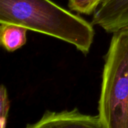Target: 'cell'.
Returning <instances> with one entry per match:
<instances>
[{
    "label": "cell",
    "instance_id": "cell-7",
    "mask_svg": "<svg viewBox=\"0 0 128 128\" xmlns=\"http://www.w3.org/2000/svg\"><path fill=\"white\" fill-rule=\"evenodd\" d=\"M10 110V100L5 85H0V118H8Z\"/></svg>",
    "mask_w": 128,
    "mask_h": 128
},
{
    "label": "cell",
    "instance_id": "cell-9",
    "mask_svg": "<svg viewBox=\"0 0 128 128\" xmlns=\"http://www.w3.org/2000/svg\"></svg>",
    "mask_w": 128,
    "mask_h": 128
},
{
    "label": "cell",
    "instance_id": "cell-4",
    "mask_svg": "<svg viewBox=\"0 0 128 128\" xmlns=\"http://www.w3.org/2000/svg\"><path fill=\"white\" fill-rule=\"evenodd\" d=\"M92 24L109 33L128 30V0H102L93 14Z\"/></svg>",
    "mask_w": 128,
    "mask_h": 128
},
{
    "label": "cell",
    "instance_id": "cell-5",
    "mask_svg": "<svg viewBox=\"0 0 128 128\" xmlns=\"http://www.w3.org/2000/svg\"><path fill=\"white\" fill-rule=\"evenodd\" d=\"M25 27L9 24H0V47L8 52H14L22 48L26 43V32Z\"/></svg>",
    "mask_w": 128,
    "mask_h": 128
},
{
    "label": "cell",
    "instance_id": "cell-3",
    "mask_svg": "<svg viewBox=\"0 0 128 128\" xmlns=\"http://www.w3.org/2000/svg\"><path fill=\"white\" fill-rule=\"evenodd\" d=\"M24 128H105L99 115L81 112L78 108L60 112L45 111L36 122Z\"/></svg>",
    "mask_w": 128,
    "mask_h": 128
},
{
    "label": "cell",
    "instance_id": "cell-2",
    "mask_svg": "<svg viewBox=\"0 0 128 128\" xmlns=\"http://www.w3.org/2000/svg\"><path fill=\"white\" fill-rule=\"evenodd\" d=\"M98 109L105 128H128V30L113 33L105 57Z\"/></svg>",
    "mask_w": 128,
    "mask_h": 128
},
{
    "label": "cell",
    "instance_id": "cell-6",
    "mask_svg": "<svg viewBox=\"0 0 128 128\" xmlns=\"http://www.w3.org/2000/svg\"><path fill=\"white\" fill-rule=\"evenodd\" d=\"M102 0H68L71 11L76 13L90 15L94 13Z\"/></svg>",
    "mask_w": 128,
    "mask_h": 128
},
{
    "label": "cell",
    "instance_id": "cell-1",
    "mask_svg": "<svg viewBox=\"0 0 128 128\" xmlns=\"http://www.w3.org/2000/svg\"><path fill=\"white\" fill-rule=\"evenodd\" d=\"M20 26L75 46L87 54L94 38L93 24L51 0H0V24Z\"/></svg>",
    "mask_w": 128,
    "mask_h": 128
},
{
    "label": "cell",
    "instance_id": "cell-8",
    "mask_svg": "<svg viewBox=\"0 0 128 128\" xmlns=\"http://www.w3.org/2000/svg\"><path fill=\"white\" fill-rule=\"evenodd\" d=\"M7 125V118H0V128H6Z\"/></svg>",
    "mask_w": 128,
    "mask_h": 128
}]
</instances>
